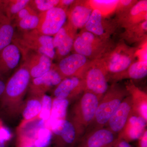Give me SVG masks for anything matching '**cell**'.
Here are the masks:
<instances>
[{"label": "cell", "instance_id": "obj_1", "mask_svg": "<svg viewBox=\"0 0 147 147\" xmlns=\"http://www.w3.org/2000/svg\"><path fill=\"white\" fill-rule=\"evenodd\" d=\"M31 80L28 69L23 63L8 79L1 96V106L7 113L17 110Z\"/></svg>", "mask_w": 147, "mask_h": 147}, {"label": "cell", "instance_id": "obj_2", "mask_svg": "<svg viewBox=\"0 0 147 147\" xmlns=\"http://www.w3.org/2000/svg\"><path fill=\"white\" fill-rule=\"evenodd\" d=\"M12 42L20 50L34 51L46 55L52 60L56 56L53 37L42 34L37 30L14 34Z\"/></svg>", "mask_w": 147, "mask_h": 147}, {"label": "cell", "instance_id": "obj_3", "mask_svg": "<svg viewBox=\"0 0 147 147\" xmlns=\"http://www.w3.org/2000/svg\"><path fill=\"white\" fill-rule=\"evenodd\" d=\"M100 98L87 91L77 102L74 110V119L79 126L86 127L94 119Z\"/></svg>", "mask_w": 147, "mask_h": 147}, {"label": "cell", "instance_id": "obj_4", "mask_svg": "<svg viewBox=\"0 0 147 147\" xmlns=\"http://www.w3.org/2000/svg\"><path fill=\"white\" fill-rule=\"evenodd\" d=\"M102 96L99 101L93 120L98 125V129L102 128L108 123L125 98V95L120 92H109Z\"/></svg>", "mask_w": 147, "mask_h": 147}, {"label": "cell", "instance_id": "obj_5", "mask_svg": "<svg viewBox=\"0 0 147 147\" xmlns=\"http://www.w3.org/2000/svg\"><path fill=\"white\" fill-rule=\"evenodd\" d=\"M40 21L37 30L41 33L55 36L65 24L67 13L65 9L56 7L39 13Z\"/></svg>", "mask_w": 147, "mask_h": 147}, {"label": "cell", "instance_id": "obj_6", "mask_svg": "<svg viewBox=\"0 0 147 147\" xmlns=\"http://www.w3.org/2000/svg\"><path fill=\"white\" fill-rule=\"evenodd\" d=\"M20 50L23 63L28 69L31 80L42 76L54 67L53 60L46 55L30 50Z\"/></svg>", "mask_w": 147, "mask_h": 147}, {"label": "cell", "instance_id": "obj_7", "mask_svg": "<svg viewBox=\"0 0 147 147\" xmlns=\"http://www.w3.org/2000/svg\"><path fill=\"white\" fill-rule=\"evenodd\" d=\"M63 79L54 65L53 69L42 76L31 80L30 92L33 97H41L50 89L57 87Z\"/></svg>", "mask_w": 147, "mask_h": 147}, {"label": "cell", "instance_id": "obj_8", "mask_svg": "<svg viewBox=\"0 0 147 147\" xmlns=\"http://www.w3.org/2000/svg\"><path fill=\"white\" fill-rule=\"evenodd\" d=\"M74 28L69 24L65 25L53 37L56 55L58 58L68 55L73 47Z\"/></svg>", "mask_w": 147, "mask_h": 147}, {"label": "cell", "instance_id": "obj_9", "mask_svg": "<svg viewBox=\"0 0 147 147\" xmlns=\"http://www.w3.org/2000/svg\"><path fill=\"white\" fill-rule=\"evenodd\" d=\"M132 111L131 96L125 98L108 121L109 129L115 134L121 133L125 126Z\"/></svg>", "mask_w": 147, "mask_h": 147}, {"label": "cell", "instance_id": "obj_10", "mask_svg": "<svg viewBox=\"0 0 147 147\" xmlns=\"http://www.w3.org/2000/svg\"><path fill=\"white\" fill-rule=\"evenodd\" d=\"M87 61L86 57L75 53L62 59L55 67L63 79L72 76L78 77L79 71L86 65Z\"/></svg>", "mask_w": 147, "mask_h": 147}, {"label": "cell", "instance_id": "obj_11", "mask_svg": "<svg viewBox=\"0 0 147 147\" xmlns=\"http://www.w3.org/2000/svg\"><path fill=\"white\" fill-rule=\"evenodd\" d=\"M22 59L18 45L12 43L0 51V74L9 73L16 68Z\"/></svg>", "mask_w": 147, "mask_h": 147}, {"label": "cell", "instance_id": "obj_12", "mask_svg": "<svg viewBox=\"0 0 147 147\" xmlns=\"http://www.w3.org/2000/svg\"><path fill=\"white\" fill-rule=\"evenodd\" d=\"M131 113L119 137L128 142L140 139L146 131L147 124V121L144 118L134 112V115Z\"/></svg>", "mask_w": 147, "mask_h": 147}, {"label": "cell", "instance_id": "obj_13", "mask_svg": "<svg viewBox=\"0 0 147 147\" xmlns=\"http://www.w3.org/2000/svg\"><path fill=\"white\" fill-rule=\"evenodd\" d=\"M86 84L87 91L96 95L100 99L108 90L105 74L98 67H93L89 70L86 77Z\"/></svg>", "mask_w": 147, "mask_h": 147}, {"label": "cell", "instance_id": "obj_14", "mask_svg": "<svg viewBox=\"0 0 147 147\" xmlns=\"http://www.w3.org/2000/svg\"><path fill=\"white\" fill-rule=\"evenodd\" d=\"M117 139L110 129L99 128L83 139L79 147H110Z\"/></svg>", "mask_w": 147, "mask_h": 147}, {"label": "cell", "instance_id": "obj_15", "mask_svg": "<svg viewBox=\"0 0 147 147\" xmlns=\"http://www.w3.org/2000/svg\"><path fill=\"white\" fill-rule=\"evenodd\" d=\"M76 126L67 120L59 121L50 127L53 134L61 137L66 145H72L77 141Z\"/></svg>", "mask_w": 147, "mask_h": 147}, {"label": "cell", "instance_id": "obj_16", "mask_svg": "<svg viewBox=\"0 0 147 147\" xmlns=\"http://www.w3.org/2000/svg\"><path fill=\"white\" fill-rule=\"evenodd\" d=\"M81 81L78 77L72 76L64 78L54 90L56 98L69 100L79 92Z\"/></svg>", "mask_w": 147, "mask_h": 147}, {"label": "cell", "instance_id": "obj_17", "mask_svg": "<svg viewBox=\"0 0 147 147\" xmlns=\"http://www.w3.org/2000/svg\"><path fill=\"white\" fill-rule=\"evenodd\" d=\"M92 11L89 7L82 5H75L69 12V24L74 29L83 28L88 21Z\"/></svg>", "mask_w": 147, "mask_h": 147}, {"label": "cell", "instance_id": "obj_18", "mask_svg": "<svg viewBox=\"0 0 147 147\" xmlns=\"http://www.w3.org/2000/svg\"><path fill=\"white\" fill-rule=\"evenodd\" d=\"M41 109V100L38 97H33L28 100L23 110V119L19 128H23L27 123L38 118Z\"/></svg>", "mask_w": 147, "mask_h": 147}, {"label": "cell", "instance_id": "obj_19", "mask_svg": "<svg viewBox=\"0 0 147 147\" xmlns=\"http://www.w3.org/2000/svg\"><path fill=\"white\" fill-rule=\"evenodd\" d=\"M69 104L67 99L54 98L50 119L47 122L48 128L57 122L66 119Z\"/></svg>", "mask_w": 147, "mask_h": 147}, {"label": "cell", "instance_id": "obj_20", "mask_svg": "<svg viewBox=\"0 0 147 147\" xmlns=\"http://www.w3.org/2000/svg\"><path fill=\"white\" fill-rule=\"evenodd\" d=\"M30 0L4 1L3 12L4 16L12 23L13 18L21 9L28 5Z\"/></svg>", "mask_w": 147, "mask_h": 147}, {"label": "cell", "instance_id": "obj_21", "mask_svg": "<svg viewBox=\"0 0 147 147\" xmlns=\"http://www.w3.org/2000/svg\"><path fill=\"white\" fill-rule=\"evenodd\" d=\"M131 59L129 56L116 53L110 59L108 69L112 73H119L128 68L131 65Z\"/></svg>", "mask_w": 147, "mask_h": 147}, {"label": "cell", "instance_id": "obj_22", "mask_svg": "<svg viewBox=\"0 0 147 147\" xmlns=\"http://www.w3.org/2000/svg\"><path fill=\"white\" fill-rule=\"evenodd\" d=\"M102 21V14L100 11L95 9L92 11L88 21L85 25L86 28L93 34L102 35L104 32Z\"/></svg>", "mask_w": 147, "mask_h": 147}, {"label": "cell", "instance_id": "obj_23", "mask_svg": "<svg viewBox=\"0 0 147 147\" xmlns=\"http://www.w3.org/2000/svg\"><path fill=\"white\" fill-rule=\"evenodd\" d=\"M132 111L147 120V96L142 92H137L131 96Z\"/></svg>", "mask_w": 147, "mask_h": 147}, {"label": "cell", "instance_id": "obj_24", "mask_svg": "<svg viewBox=\"0 0 147 147\" xmlns=\"http://www.w3.org/2000/svg\"><path fill=\"white\" fill-rule=\"evenodd\" d=\"M14 32L12 23H0V51L12 43Z\"/></svg>", "mask_w": 147, "mask_h": 147}, {"label": "cell", "instance_id": "obj_25", "mask_svg": "<svg viewBox=\"0 0 147 147\" xmlns=\"http://www.w3.org/2000/svg\"><path fill=\"white\" fill-rule=\"evenodd\" d=\"M39 13L34 12L18 21L14 25V26L17 27L22 32L37 30L39 25Z\"/></svg>", "mask_w": 147, "mask_h": 147}, {"label": "cell", "instance_id": "obj_26", "mask_svg": "<svg viewBox=\"0 0 147 147\" xmlns=\"http://www.w3.org/2000/svg\"><path fill=\"white\" fill-rule=\"evenodd\" d=\"M94 42L88 41L79 36L74 40L73 47L76 53L85 57H89L93 53Z\"/></svg>", "mask_w": 147, "mask_h": 147}, {"label": "cell", "instance_id": "obj_27", "mask_svg": "<svg viewBox=\"0 0 147 147\" xmlns=\"http://www.w3.org/2000/svg\"><path fill=\"white\" fill-rule=\"evenodd\" d=\"M59 0H30L29 5L38 13H42L57 6Z\"/></svg>", "mask_w": 147, "mask_h": 147}, {"label": "cell", "instance_id": "obj_28", "mask_svg": "<svg viewBox=\"0 0 147 147\" xmlns=\"http://www.w3.org/2000/svg\"><path fill=\"white\" fill-rule=\"evenodd\" d=\"M128 75L134 79H140L146 76L147 61H139L131 65L128 69Z\"/></svg>", "mask_w": 147, "mask_h": 147}, {"label": "cell", "instance_id": "obj_29", "mask_svg": "<svg viewBox=\"0 0 147 147\" xmlns=\"http://www.w3.org/2000/svg\"><path fill=\"white\" fill-rule=\"evenodd\" d=\"M53 137L51 129L48 127L39 128L37 131L36 139L34 142L35 147H47L50 145Z\"/></svg>", "mask_w": 147, "mask_h": 147}, {"label": "cell", "instance_id": "obj_30", "mask_svg": "<svg viewBox=\"0 0 147 147\" xmlns=\"http://www.w3.org/2000/svg\"><path fill=\"white\" fill-rule=\"evenodd\" d=\"M41 109L38 118L41 120L47 123L50 119L52 105L53 99L52 98L48 95H43L41 97Z\"/></svg>", "mask_w": 147, "mask_h": 147}, {"label": "cell", "instance_id": "obj_31", "mask_svg": "<svg viewBox=\"0 0 147 147\" xmlns=\"http://www.w3.org/2000/svg\"><path fill=\"white\" fill-rule=\"evenodd\" d=\"M34 12H36L34 10L28 5L23 9H21L17 13L16 16L13 18V21H12V24L14 26L18 21L23 19L26 16H28L29 14H31V13H34Z\"/></svg>", "mask_w": 147, "mask_h": 147}, {"label": "cell", "instance_id": "obj_32", "mask_svg": "<svg viewBox=\"0 0 147 147\" xmlns=\"http://www.w3.org/2000/svg\"><path fill=\"white\" fill-rule=\"evenodd\" d=\"M147 8V1H140L131 8L130 13L132 16H135L144 11H146Z\"/></svg>", "mask_w": 147, "mask_h": 147}, {"label": "cell", "instance_id": "obj_33", "mask_svg": "<svg viewBox=\"0 0 147 147\" xmlns=\"http://www.w3.org/2000/svg\"><path fill=\"white\" fill-rule=\"evenodd\" d=\"M12 134L10 129L5 126L0 119V138L5 141H8L11 139Z\"/></svg>", "mask_w": 147, "mask_h": 147}, {"label": "cell", "instance_id": "obj_34", "mask_svg": "<svg viewBox=\"0 0 147 147\" xmlns=\"http://www.w3.org/2000/svg\"><path fill=\"white\" fill-rule=\"evenodd\" d=\"M110 147H132L128 142L121 138H118L115 142Z\"/></svg>", "mask_w": 147, "mask_h": 147}, {"label": "cell", "instance_id": "obj_35", "mask_svg": "<svg viewBox=\"0 0 147 147\" xmlns=\"http://www.w3.org/2000/svg\"><path fill=\"white\" fill-rule=\"evenodd\" d=\"M74 1L73 0H63L60 1L59 3L57 5L58 7H61L64 9H65L67 7L72 5Z\"/></svg>", "mask_w": 147, "mask_h": 147}, {"label": "cell", "instance_id": "obj_36", "mask_svg": "<svg viewBox=\"0 0 147 147\" xmlns=\"http://www.w3.org/2000/svg\"><path fill=\"white\" fill-rule=\"evenodd\" d=\"M139 147H147V131L146 130L139 139Z\"/></svg>", "mask_w": 147, "mask_h": 147}, {"label": "cell", "instance_id": "obj_37", "mask_svg": "<svg viewBox=\"0 0 147 147\" xmlns=\"http://www.w3.org/2000/svg\"><path fill=\"white\" fill-rule=\"evenodd\" d=\"M5 84L2 80H0V96L2 95L5 89Z\"/></svg>", "mask_w": 147, "mask_h": 147}, {"label": "cell", "instance_id": "obj_38", "mask_svg": "<svg viewBox=\"0 0 147 147\" xmlns=\"http://www.w3.org/2000/svg\"><path fill=\"white\" fill-rule=\"evenodd\" d=\"M96 2L102 4H111L117 2L116 1H95Z\"/></svg>", "mask_w": 147, "mask_h": 147}, {"label": "cell", "instance_id": "obj_39", "mask_svg": "<svg viewBox=\"0 0 147 147\" xmlns=\"http://www.w3.org/2000/svg\"><path fill=\"white\" fill-rule=\"evenodd\" d=\"M131 1H121V3L123 5H128L131 3Z\"/></svg>", "mask_w": 147, "mask_h": 147}, {"label": "cell", "instance_id": "obj_40", "mask_svg": "<svg viewBox=\"0 0 147 147\" xmlns=\"http://www.w3.org/2000/svg\"><path fill=\"white\" fill-rule=\"evenodd\" d=\"M142 29L144 30H147V21H145L142 23Z\"/></svg>", "mask_w": 147, "mask_h": 147}, {"label": "cell", "instance_id": "obj_41", "mask_svg": "<svg viewBox=\"0 0 147 147\" xmlns=\"http://www.w3.org/2000/svg\"><path fill=\"white\" fill-rule=\"evenodd\" d=\"M5 142L0 138V147H5Z\"/></svg>", "mask_w": 147, "mask_h": 147}, {"label": "cell", "instance_id": "obj_42", "mask_svg": "<svg viewBox=\"0 0 147 147\" xmlns=\"http://www.w3.org/2000/svg\"><path fill=\"white\" fill-rule=\"evenodd\" d=\"M4 0H0V12L2 10L3 4Z\"/></svg>", "mask_w": 147, "mask_h": 147}, {"label": "cell", "instance_id": "obj_43", "mask_svg": "<svg viewBox=\"0 0 147 147\" xmlns=\"http://www.w3.org/2000/svg\"><path fill=\"white\" fill-rule=\"evenodd\" d=\"M26 147H35L33 146H28Z\"/></svg>", "mask_w": 147, "mask_h": 147}]
</instances>
